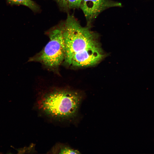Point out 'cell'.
<instances>
[{
	"label": "cell",
	"instance_id": "cell-3",
	"mask_svg": "<svg viewBox=\"0 0 154 154\" xmlns=\"http://www.w3.org/2000/svg\"><path fill=\"white\" fill-rule=\"evenodd\" d=\"M49 41L35 60L46 66L54 67L59 65L64 60L65 45L62 25L52 29L49 32Z\"/></svg>",
	"mask_w": 154,
	"mask_h": 154
},
{
	"label": "cell",
	"instance_id": "cell-8",
	"mask_svg": "<svg viewBox=\"0 0 154 154\" xmlns=\"http://www.w3.org/2000/svg\"><path fill=\"white\" fill-rule=\"evenodd\" d=\"M82 0H67L68 9L80 8Z\"/></svg>",
	"mask_w": 154,
	"mask_h": 154
},
{
	"label": "cell",
	"instance_id": "cell-2",
	"mask_svg": "<svg viewBox=\"0 0 154 154\" xmlns=\"http://www.w3.org/2000/svg\"><path fill=\"white\" fill-rule=\"evenodd\" d=\"M82 97L78 92L67 90H54L44 95L38 102L39 109L51 117L67 119L77 115Z\"/></svg>",
	"mask_w": 154,
	"mask_h": 154
},
{
	"label": "cell",
	"instance_id": "cell-4",
	"mask_svg": "<svg viewBox=\"0 0 154 154\" xmlns=\"http://www.w3.org/2000/svg\"><path fill=\"white\" fill-rule=\"evenodd\" d=\"M121 6L120 3L112 0H82L80 8L86 18L87 26L91 27L92 22L103 11L110 8Z\"/></svg>",
	"mask_w": 154,
	"mask_h": 154
},
{
	"label": "cell",
	"instance_id": "cell-5",
	"mask_svg": "<svg viewBox=\"0 0 154 154\" xmlns=\"http://www.w3.org/2000/svg\"><path fill=\"white\" fill-rule=\"evenodd\" d=\"M100 47L75 54L72 58L71 65L76 67H87L96 64L104 56Z\"/></svg>",
	"mask_w": 154,
	"mask_h": 154
},
{
	"label": "cell",
	"instance_id": "cell-9",
	"mask_svg": "<svg viewBox=\"0 0 154 154\" xmlns=\"http://www.w3.org/2000/svg\"><path fill=\"white\" fill-rule=\"evenodd\" d=\"M59 6L63 9L67 10L68 9L67 0H55Z\"/></svg>",
	"mask_w": 154,
	"mask_h": 154
},
{
	"label": "cell",
	"instance_id": "cell-6",
	"mask_svg": "<svg viewBox=\"0 0 154 154\" xmlns=\"http://www.w3.org/2000/svg\"><path fill=\"white\" fill-rule=\"evenodd\" d=\"M7 3L13 6L23 5L26 6L32 11L36 12L39 10L37 5L32 0H6Z\"/></svg>",
	"mask_w": 154,
	"mask_h": 154
},
{
	"label": "cell",
	"instance_id": "cell-1",
	"mask_svg": "<svg viewBox=\"0 0 154 154\" xmlns=\"http://www.w3.org/2000/svg\"><path fill=\"white\" fill-rule=\"evenodd\" d=\"M65 49V62L71 65L73 55L89 49L100 47L97 33L91 27H84L72 15H68L62 25Z\"/></svg>",
	"mask_w": 154,
	"mask_h": 154
},
{
	"label": "cell",
	"instance_id": "cell-7",
	"mask_svg": "<svg viewBox=\"0 0 154 154\" xmlns=\"http://www.w3.org/2000/svg\"><path fill=\"white\" fill-rule=\"evenodd\" d=\"M53 153L78 154L80 152L68 146L62 144H58L55 145L51 151Z\"/></svg>",
	"mask_w": 154,
	"mask_h": 154
}]
</instances>
